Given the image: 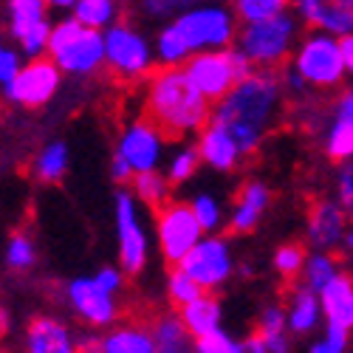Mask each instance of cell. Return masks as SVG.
<instances>
[{"instance_id":"40","label":"cell","mask_w":353,"mask_h":353,"mask_svg":"<svg viewBox=\"0 0 353 353\" xmlns=\"http://www.w3.org/2000/svg\"><path fill=\"white\" fill-rule=\"evenodd\" d=\"M305 254H308V252H305L303 246H297V243L280 246V249L274 252V272L283 274V277H288V280L300 277L303 263H305Z\"/></svg>"},{"instance_id":"21","label":"cell","mask_w":353,"mask_h":353,"mask_svg":"<svg viewBox=\"0 0 353 353\" xmlns=\"http://www.w3.org/2000/svg\"><path fill=\"white\" fill-rule=\"evenodd\" d=\"M319 311H322V325H336L350 331L353 328V280L350 274L339 272L328 285L316 291Z\"/></svg>"},{"instance_id":"4","label":"cell","mask_w":353,"mask_h":353,"mask_svg":"<svg viewBox=\"0 0 353 353\" xmlns=\"http://www.w3.org/2000/svg\"><path fill=\"white\" fill-rule=\"evenodd\" d=\"M46 57L60 68L63 77L88 79V77H94L105 68L102 32H97V28H85L71 14H65L63 20L51 23Z\"/></svg>"},{"instance_id":"20","label":"cell","mask_w":353,"mask_h":353,"mask_svg":"<svg viewBox=\"0 0 353 353\" xmlns=\"http://www.w3.org/2000/svg\"><path fill=\"white\" fill-rule=\"evenodd\" d=\"M26 353H77V334L57 316H37L26 328Z\"/></svg>"},{"instance_id":"49","label":"cell","mask_w":353,"mask_h":353,"mask_svg":"<svg viewBox=\"0 0 353 353\" xmlns=\"http://www.w3.org/2000/svg\"><path fill=\"white\" fill-rule=\"evenodd\" d=\"M79 3V0H46V6L54 9V12H63V14H71V9Z\"/></svg>"},{"instance_id":"34","label":"cell","mask_w":353,"mask_h":353,"mask_svg":"<svg viewBox=\"0 0 353 353\" xmlns=\"http://www.w3.org/2000/svg\"><path fill=\"white\" fill-rule=\"evenodd\" d=\"M3 260H6V266L14 269V272H28L37 263V246H34V241L28 238V234H23V232L12 234L6 249H3Z\"/></svg>"},{"instance_id":"46","label":"cell","mask_w":353,"mask_h":353,"mask_svg":"<svg viewBox=\"0 0 353 353\" xmlns=\"http://www.w3.org/2000/svg\"><path fill=\"white\" fill-rule=\"evenodd\" d=\"M110 179L116 181V184H122V187H128L130 184V179H133V170L113 153V159H110Z\"/></svg>"},{"instance_id":"5","label":"cell","mask_w":353,"mask_h":353,"mask_svg":"<svg viewBox=\"0 0 353 353\" xmlns=\"http://www.w3.org/2000/svg\"><path fill=\"white\" fill-rule=\"evenodd\" d=\"M288 63L314 91H334L350 74L347 65L342 63L339 40L325 32H314V28L297 40Z\"/></svg>"},{"instance_id":"50","label":"cell","mask_w":353,"mask_h":353,"mask_svg":"<svg viewBox=\"0 0 353 353\" xmlns=\"http://www.w3.org/2000/svg\"><path fill=\"white\" fill-rule=\"evenodd\" d=\"M9 331V314L6 308H0V334H6Z\"/></svg>"},{"instance_id":"28","label":"cell","mask_w":353,"mask_h":353,"mask_svg":"<svg viewBox=\"0 0 353 353\" xmlns=\"http://www.w3.org/2000/svg\"><path fill=\"white\" fill-rule=\"evenodd\" d=\"M71 164V153L65 141H48L46 147H40V153L34 156V175L43 184H57L65 179Z\"/></svg>"},{"instance_id":"30","label":"cell","mask_w":353,"mask_h":353,"mask_svg":"<svg viewBox=\"0 0 353 353\" xmlns=\"http://www.w3.org/2000/svg\"><path fill=\"white\" fill-rule=\"evenodd\" d=\"M119 0H79V3L71 9V17L77 23H82L85 28H97V32H102V28H108L110 23L119 20Z\"/></svg>"},{"instance_id":"23","label":"cell","mask_w":353,"mask_h":353,"mask_svg":"<svg viewBox=\"0 0 353 353\" xmlns=\"http://www.w3.org/2000/svg\"><path fill=\"white\" fill-rule=\"evenodd\" d=\"M179 319L187 328V334L195 339V336H203V334L223 325V305L218 297H212V291H203L195 300H190L187 305L179 308Z\"/></svg>"},{"instance_id":"36","label":"cell","mask_w":353,"mask_h":353,"mask_svg":"<svg viewBox=\"0 0 353 353\" xmlns=\"http://www.w3.org/2000/svg\"><path fill=\"white\" fill-rule=\"evenodd\" d=\"M203 3V0H136V12L144 20H172L175 14H181L184 9Z\"/></svg>"},{"instance_id":"47","label":"cell","mask_w":353,"mask_h":353,"mask_svg":"<svg viewBox=\"0 0 353 353\" xmlns=\"http://www.w3.org/2000/svg\"><path fill=\"white\" fill-rule=\"evenodd\" d=\"M77 353H102L99 334H77Z\"/></svg>"},{"instance_id":"42","label":"cell","mask_w":353,"mask_h":353,"mask_svg":"<svg viewBox=\"0 0 353 353\" xmlns=\"http://www.w3.org/2000/svg\"><path fill=\"white\" fill-rule=\"evenodd\" d=\"M280 331H285L283 305H266L257 316V334H280Z\"/></svg>"},{"instance_id":"15","label":"cell","mask_w":353,"mask_h":353,"mask_svg":"<svg viewBox=\"0 0 353 353\" xmlns=\"http://www.w3.org/2000/svg\"><path fill=\"white\" fill-rule=\"evenodd\" d=\"M350 234L347 226V210L336 198H325V201H316L308 221H305V238L311 243V249L316 252H339L345 238Z\"/></svg>"},{"instance_id":"32","label":"cell","mask_w":353,"mask_h":353,"mask_svg":"<svg viewBox=\"0 0 353 353\" xmlns=\"http://www.w3.org/2000/svg\"><path fill=\"white\" fill-rule=\"evenodd\" d=\"M150 334H153L156 353H187V347H190V334H187V328L181 325L179 314L161 316L156 325H153Z\"/></svg>"},{"instance_id":"1","label":"cell","mask_w":353,"mask_h":353,"mask_svg":"<svg viewBox=\"0 0 353 353\" xmlns=\"http://www.w3.org/2000/svg\"><path fill=\"white\" fill-rule=\"evenodd\" d=\"M285 94L277 71H249L234 88L212 102L210 122L223 128L241 153L249 156L272 136V130L283 119Z\"/></svg>"},{"instance_id":"8","label":"cell","mask_w":353,"mask_h":353,"mask_svg":"<svg viewBox=\"0 0 353 353\" xmlns=\"http://www.w3.org/2000/svg\"><path fill=\"white\" fill-rule=\"evenodd\" d=\"M187 79L195 91L210 105L226 97L234 82L243 79L249 71H254L234 48H218V51H198L181 65Z\"/></svg>"},{"instance_id":"3","label":"cell","mask_w":353,"mask_h":353,"mask_svg":"<svg viewBox=\"0 0 353 353\" xmlns=\"http://www.w3.org/2000/svg\"><path fill=\"white\" fill-rule=\"evenodd\" d=\"M300 40V20L291 12L241 23L232 48L238 51L254 71H277L288 63V57Z\"/></svg>"},{"instance_id":"38","label":"cell","mask_w":353,"mask_h":353,"mask_svg":"<svg viewBox=\"0 0 353 353\" xmlns=\"http://www.w3.org/2000/svg\"><path fill=\"white\" fill-rule=\"evenodd\" d=\"M347 350H350V331L336 325H322V331L308 347V353H347Z\"/></svg>"},{"instance_id":"48","label":"cell","mask_w":353,"mask_h":353,"mask_svg":"<svg viewBox=\"0 0 353 353\" xmlns=\"http://www.w3.org/2000/svg\"><path fill=\"white\" fill-rule=\"evenodd\" d=\"M339 40V54H342V63L347 65V71H353V34H342Z\"/></svg>"},{"instance_id":"44","label":"cell","mask_w":353,"mask_h":353,"mask_svg":"<svg viewBox=\"0 0 353 353\" xmlns=\"http://www.w3.org/2000/svg\"><path fill=\"white\" fill-rule=\"evenodd\" d=\"M105 291H110V294H119L122 291V285H125V272L119 269V266H102L97 274H91Z\"/></svg>"},{"instance_id":"37","label":"cell","mask_w":353,"mask_h":353,"mask_svg":"<svg viewBox=\"0 0 353 353\" xmlns=\"http://www.w3.org/2000/svg\"><path fill=\"white\" fill-rule=\"evenodd\" d=\"M195 353H243V342L229 334L223 325L203 334V336H195Z\"/></svg>"},{"instance_id":"29","label":"cell","mask_w":353,"mask_h":353,"mask_svg":"<svg viewBox=\"0 0 353 353\" xmlns=\"http://www.w3.org/2000/svg\"><path fill=\"white\" fill-rule=\"evenodd\" d=\"M128 187H133L130 192H133V198H136L139 203H144V207H156V210L161 207V203H167L170 190H172L170 181L164 179V172H161V170L136 172Z\"/></svg>"},{"instance_id":"18","label":"cell","mask_w":353,"mask_h":353,"mask_svg":"<svg viewBox=\"0 0 353 353\" xmlns=\"http://www.w3.org/2000/svg\"><path fill=\"white\" fill-rule=\"evenodd\" d=\"M195 150H198L201 164H207L210 170H218V172L234 170L243 159L241 147L234 144V139L223 128H218L212 122H207L195 133Z\"/></svg>"},{"instance_id":"11","label":"cell","mask_w":353,"mask_h":353,"mask_svg":"<svg viewBox=\"0 0 353 353\" xmlns=\"http://www.w3.org/2000/svg\"><path fill=\"white\" fill-rule=\"evenodd\" d=\"M201 238H203V232L187 203H179V201L161 203L156 212V243H159V254L170 266H179V260Z\"/></svg>"},{"instance_id":"10","label":"cell","mask_w":353,"mask_h":353,"mask_svg":"<svg viewBox=\"0 0 353 353\" xmlns=\"http://www.w3.org/2000/svg\"><path fill=\"white\" fill-rule=\"evenodd\" d=\"M179 269L195 280L201 291H218L234 274V254L226 238L221 234H203V238L179 260Z\"/></svg>"},{"instance_id":"24","label":"cell","mask_w":353,"mask_h":353,"mask_svg":"<svg viewBox=\"0 0 353 353\" xmlns=\"http://www.w3.org/2000/svg\"><path fill=\"white\" fill-rule=\"evenodd\" d=\"M150 43H153V57H156V63L161 68H181L192 57L190 46L184 43L181 32L175 28L172 20H167V23H161L156 28V37Z\"/></svg>"},{"instance_id":"31","label":"cell","mask_w":353,"mask_h":353,"mask_svg":"<svg viewBox=\"0 0 353 353\" xmlns=\"http://www.w3.org/2000/svg\"><path fill=\"white\" fill-rule=\"evenodd\" d=\"M339 272H342V266H339V260L334 257V252H316L314 249L311 254H305L300 280H303L305 288L319 291L322 285H328Z\"/></svg>"},{"instance_id":"2","label":"cell","mask_w":353,"mask_h":353,"mask_svg":"<svg viewBox=\"0 0 353 353\" xmlns=\"http://www.w3.org/2000/svg\"><path fill=\"white\" fill-rule=\"evenodd\" d=\"M144 110L167 139H190L210 122L212 105L192 88L184 68H159L147 77Z\"/></svg>"},{"instance_id":"45","label":"cell","mask_w":353,"mask_h":353,"mask_svg":"<svg viewBox=\"0 0 353 353\" xmlns=\"http://www.w3.org/2000/svg\"><path fill=\"white\" fill-rule=\"evenodd\" d=\"M263 339L266 353H291V334L280 331V334H257Z\"/></svg>"},{"instance_id":"22","label":"cell","mask_w":353,"mask_h":353,"mask_svg":"<svg viewBox=\"0 0 353 353\" xmlns=\"http://www.w3.org/2000/svg\"><path fill=\"white\" fill-rule=\"evenodd\" d=\"M285 311V331L288 334H300L308 336L314 331L322 328V311H319V300H316V291L300 285L288 294V305Z\"/></svg>"},{"instance_id":"9","label":"cell","mask_w":353,"mask_h":353,"mask_svg":"<svg viewBox=\"0 0 353 353\" xmlns=\"http://www.w3.org/2000/svg\"><path fill=\"white\" fill-rule=\"evenodd\" d=\"M113 226L119 241V269L125 274H139L150 257V234H147L141 207L130 190H119L113 198Z\"/></svg>"},{"instance_id":"17","label":"cell","mask_w":353,"mask_h":353,"mask_svg":"<svg viewBox=\"0 0 353 353\" xmlns=\"http://www.w3.org/2000/svg\"><path fill=\"white\" fill-rule=\"evenodd\" d=\"M325 130H322V147H325L328 159L334 161H350L353 156V94L342 91L328 116H325Z\"/></svg>"},{"instance_id":"33","label":"cell","mask_w":353,"mask_h":353,"mask_svg":"<svg viewBox=\"0 0 353 353\" xmlns=\"http://www.w3.org/2000/svg\"><path fill=\"white\" fill-rule=\"evenodd\" d=\"M190 212L195 215V221H198V226H201V232L203 234H215L223 223H226V210H223V201L218 198V195H212V192H198L190 203Z\"/></svg>"},{"instance_id":"12","label":"cell","mask_w":353,"mask_h":353,"mask_svg":"<svg viewBox=\"0 0 353 353\" xmlns=\"http://www.w3.org/2000/svg\"><path fill=\"white\" fill-rule=\"evenodd\" d=\"M167 141L170 139L164 136V130L144 116V119H133L125 125L113 153L133 170V175L147 172V170H161Z\"/></svg>"},{"instance_id":"35","label":"cell","mask_w":353,"mask_h":353,"mask_svg":"<svg viewBox=\"0 0 353 353\" xmlns=\"http://www.w3.org/2000/svg\"><path fill=\"white\" fill-rule=\"evenodd\" d=\"M291 9V0H234V17L238 23H252V20H263V17H274L280 12Z\"/></svg>"},{"instance_id":"27","label":"cell","mask_w":353,"mask_h":353,"mask_svg":"<svg viewBox=\"0 0 353 353\" xmlns=\"http://www.w3.org/2000/svg\"><path fill=\"white\" fill-rule=\"evenodd\" d=\"M198 170H201V159H198L195 144H190V141H179L172 150L164 153L161 172H164V179L170 181V187L187 184L190 179H195Z\"/></svg>"},{"instance_id":"43","label":"cell","mask_w":353,"mask_h":353,"mask_svg":"<svg viewBox=\"0 0 353 353\" xmlns=\"http://www.w3.org/2000/svg\"><path fill=\"white\" fill-rule=\"evenodd\" d=\"M336 201L350 212V207H353V164H350V161H339V172H336Z\"/></svg>"},{"instance_id":"7","label":"cell","mask_w":353,"mask_h":353,"mask_svg":"<svg viewBox=\"0 0 353 353\" xmlns=\"http://www.w3.org/2000/svg\"><path fill=\"white\" fill-rule=\"evenodd\" d=\"M102 46H105V68H110L125 82L147 79L156 68L153 43L136 23L116 20L102 28Z\"/></svg>"},{"instance_id":"6","label":"cell","mask_w":353,"mask_h":353,"mask_svg":"<svg viewBox=\"0 0 353 353\" xmlns=\"http://www.w3.org/2000/svg\"><path fill=\"white\" fill-rule=\"evenodd\" d=\"M175 28L181 32L184 43L190 46L192 54L198 51H218V48H232L234 34H238V17H234L232 6L221 3V0H203L181 14L172 17Z\"/></svg>"},{"instance_id":"14","label":"cell","mask_w":353,"mask_h":353,"mask_svg":"<svg viewBox=\"0 0 353 353\" xmlns=\"http://www.w3.org/2000/svg\"><path fill=\"white\" fill-rule=\"evenodd\" d=\"M65 297L71 311L91 328H110L119 319V300L105 291L94 277H74L65 285Z\"/></svg>"},{"instance_id":"16","label":"cell","mask_w":353,"mask_h":353,"mask_svg":"<svg viewBox=\"0 0 353 353\" xmlns=\"http://www.w3.org/2000/svg\"><path fill=\"white\" fill-rule=\"evenodd\" d=\"M294 17L314 32L353 34V0H291Z\"/></svg>"},{"instance_id":"39","label":"cell","mask_w":353,"mask_h":353,"mask_svg":"<svg viewBox=\"0 0 353 353\" xmlns=\"http://www.w3.org/2000/svg\"><path fill=\"white\" fill-rule=\"evenodd\" d=\"M198 294H203V291L195 285V280L187 277L179 266H172V272H170V277H167V297H170V303L181 308V305H187L190 300H195Z\"/></svg>"},{"instance_id":"13","label":"cell","mask_w":353,"mask_h":353,"mask_svg":"<svg viewBox=\"0 0 353 353\" xmlns=\"http://www.w3.org/2000/svg\"><path fill=\"white\" fill-rule=\"evenodd\" d=\"M63 85V74L48 57H34V60H26L20 65V71L14 74V79L3 88V94L9 102L23 105V108H43L48 105L57 91Z\"/></svg>"},{"instance_id":"41","label":"cell","mask_w":353,"mask_h":353,"mask_svg":"<svg viewBox=\"0 0 353 353\" xmlns=\"http://www.w3.org/2000/svg\"><path fill=\"white\" fill-rule=\"evenodd\" d=\"M20 65H23V54L6 43H0V88H6L14 79Z\"/></svg>"},{"instance_id":"19","label":"cell","mask_w":353,"mask_h":353,"mask_svg":"<svg viewBox=\"0 0 353 353\" xmlns=\"http://www.w3.org/2000/svg\"><path fill=\"white\" fill-rule=\"evenodd\" d=\"M269 207H272V187L266 181H246L243 190L238 192V198H234V203H232L226 223H229L232 232L246 234L260 223V218L266 215Z\"/></svg>"},{"instance_id":"25","label":"cell","mask_w":353,"mask_h":353,"mask_svg":"<svg viewBox=\"0 0 353 353\" xmlns=\"http://www.w3.org/2000/svg\"><path fill=\"white\" fill-rule=\"evenodd\" d=\"M102 353H156L153 334L144 325H110L102 334Z\"/></svg>"},{"instance_id":"26","label":"cell","mask_w":353,"mask_h":353,"mask_svg":"<svg viewBox=\"0 0 353 353\" xmlns=\"http://www.w3.org/2000/svg\"><path fill=\"white\" fill-rule=\"evenodd\" d=\"M48 6L46 0H6V26H9V34L17 43L23 34H28L32 28L48 23Z\"/></svg>"}]
</instances>
